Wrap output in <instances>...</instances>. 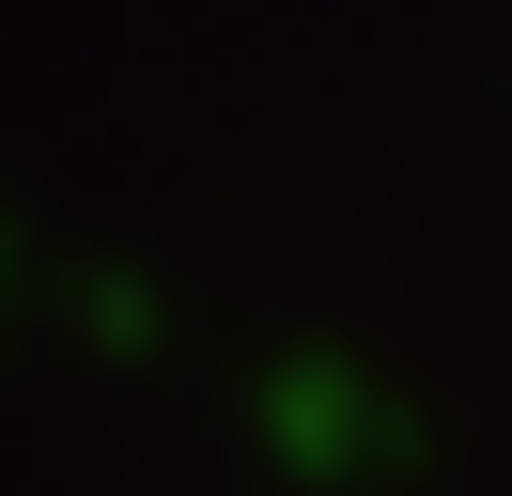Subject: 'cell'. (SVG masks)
<instances>
[{
    "label": "cell",
    "mask_w": 512,
    "mask_h": 496,
    "mask_svg": "<svg viewBox=\"0 0 512 496\" xmlns=\"http://www.w3.org/2000/svg\"><path fill=\"white\" fill-rule=\"evenodd\" d=\"M249 419H264V450H280L295 481H373V465L404 450V403L373 388V357H326V341H295V357H264Z\"/></svg>",
    "instance_id": "6da1fadb"
},
{
    "label": "cell",
    "mask_w": 512,
    "mask_h": 496,
    "mask_svg": "<svg viewBox=\"0 0 512 496\" xmlns=\"http://www.w3.org/2000/svg\"><path fill=\"white\" fill-rule=\"evenodd\" d=\"M0 295H16V217H0Z\"/></svg>",
    "instance_id": "7a4b0ae2"
}]
</instances>
